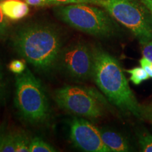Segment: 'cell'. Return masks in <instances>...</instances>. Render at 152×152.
Masks as SVG:
<instances>
[{
	"instance_id": "obj_21",
	"label": "cell",
	"mask_w": 152,
	"mask_h": 152,
	"mask_svg": "<svg viewBox=\"0 0 152 152\" xmlns=\"http://www.w3.org/2000/svg\"><path fill=\"white\" fill-rule=\"evenodd\" d=\"M140 64L144 69V71L147 72L149 77H152V63L149 59H147L145 57H142L140 61Z\"/></svg>"
},
{
	"instance_id": "obj_12",
	"label": "cell",
	"mask_w": 152,
	"mask_h": 152,
	"mask_svg": "<svg viewBox=\"0 0 152 152\" xmlns=\"http://www.w3.org/2000/svg\"><path fill=\"white\" fill-rule=\"evenodd\" d=\"M16 141V152H30L29 146L30 140L27 133L20 131L14 132Z\"/></svg>"
},
{
	"instance_id": "obj_11",
	"label": "cell",
	"mask_w": 152,
	"mask_h": 152,
	"mask_svg": "<svg viewBox=\"0 0 152 152\" xmlns=\"http://www.w3.org/2000/svg\"><path fill=\"white\" fill-rule=\"evenodd\" d=\"M30 152H55L56 150L48 142L39 137H35L30 140Z\"/></svg>"
},
{
	"instance_id": "obj_14",
	"label": "cell",
	"mask_w": 152,
	"mask_h": 152,
	"mask_svg": "<svg viewBox=\"0 0 152 152\" xmlns=\"http://www.w3.org/2000/svg\"><path fill=\"white\" fill-rule=\"evenodd\" d=\"M137 137L142 151L152 152V133L148 131L140 132Z\"/></svg>"
},
{
	"instance_id": "obj_2",
	"label": "cell",
	"mask_w": 152,
	"mask_h": 152,
	"mask_svg": "<svg viewBox=\"0 0 152 152\" xmlns=\"http://www.w3.org/2000/svg\"><path fill=\"white\" fill-rule=\"evenodd\" d=\"M94 67L92 78L111 103L124 113L138 119L149 118V110L138 102L121 64L101 47H93Z\"/></svg>"
},
{
	"instance_id": "obj_9",
	"label": "cell",
	"mask_w": 152,
	"mask_h": 152,
	"mask_svg": "<svg viewBox=\"0 0 152 152\" xmlns=\"http://www.w3.org/2000/svg\"><path fill=\"white\" fill-rule=\"evenodd\" d=\"M102 139L106 146L113 152L132 151L130 142L121 133L109 129H99Z\"/></svg>"
},
{
	"instance_id": "obj_6",
	"label": "cell",
	"mask_w": 152,
	"mask_h": 152,
	"mask_svg": "<svg viewBox=\"0 0 152 152\" xmlns=\"http://www.w3.org/2000/svg\"><path fill=\"white\" fill-rule=\"evenodd\" d=\"M54 99L58 107L77 117L98 119L104 114L103 98L88 87L65 85L55 90Z\"/></svg>"
},
{
	"instance_id": "obj_3",
	"label": "cell",
	"mask_w": 152,
	"mask_h": 152,
	"mask_svg": "<svg viewBox=\"0 0 152 152\" xmlns=\"http://www.w3.org/2000/svg\"><path fill=\"white\" fill-rule=\"evenodd\" d=\"M54 13L61 21L96 37L109 38L118 31L116 23L107 11L89 4L56 6Z\"/></svg>"
},
{
	"instance_id": "obj_13",
	"label": "cell",
	"mask_w": 152,
	"mask_h": 152,
	"mask_svg": "<svg viewBox=\"0 0 152 152\" xmlns=\"http://www.w3.org/2000/svg\"><path fill=\"white\" fill-rule=\"evenodd\" d=\"M126 72L130 75V80L133 84L138 85L144 81L147 80L149 76L142 67H135L132 69L126 70Z\"/></svg>"
},
{
	"instance_id": "obj_10",
	"label": "cell",
	"mask_w": 152,
	"mask_h": 152,
	"mask_svg": "<svg viewBox=\"0 0 152 152\" xmlns=\"http://www.w3.org/2000/svg\"><path fill=\"white\" fill-rule=\"evenodd\" d=\"M0 9L3 14L11 20H20L29 13L28 4L22 0H2L0 1Z\"/></svg>"
},
{
	"instance_id": "obj_5",
	"label": "cell",
	"mask_w": 152,
	"mask_h": 152,
	"mask_svg": "<svg viewBox=\"0 0 152 152\" xmlns=\"http://www.w3.org/2000/svg\"><path fill=\"white\" fill-rule=\"evenodd\" d=\"M96 6L128 28L140 45L152 41V12L140 0H97Z\"/></svg>"
},
{
	"instance_id": "obj_24",
	"label": "cell",
	"mask_w": 152,
	"mask_h": 152,
	"mask_svg": "<svg viewBox=\"0 0 152 152\" xmlns=\"http://www.w3.org/2000/svg\"><path fill=\"white\" fill-rule=\"evenodd\" d=\"M152 12V0H140Z\"/></svg>"
},
{
	"instance_id": "obj_20",
	"label": "cell",
	"mask_w": 152,
	"mask_h": 152,
	"mask_svg": "<svg viewBox=\"0 0 152 152\" xmlns=\"http://www.w3.org/2000/svg\"><path fill=\"white\" fill-rule=\"evenodd\" d=\"M142 52L143 56L152 63V41L142 44Z\"/></svg>"
},
{
	"instance_id": "obj_4",
	"label": "cell",
	"mask_w": 152,
	"mask_h": 152,
	"mask_svg": "<svg viewBox=\"0 0 152 152\" xmlns=\"http://www.w3.org/2000/svg\"><path fill=\"white\" fill-rule=\"evenodd\" d=\"M14 103L22 118L30 124H40L48 119L50 108L41 81L27 68L15 76Z\"/></svg>"
},
{
	"instance_id": "obj_26",
	"label": "cell",
	"mask_w": 152,
	"mask_h": 152,
	"mask_svg": "<svg viewBox=\"0 0 152 152\" xmlns=\"http://www.w3.org/2000/svg\"><path fill=\"white\" fill-rule=\"evenodd\" d=\"M2 1V0H0V1Z\"/></svg>"
},
{
	"instance_id": "obj_18",
	"label": "cell",
	"mask_w": 152,
	"mask_h": 152,
	"mask_svg": "<svg viewBox=\"0 0 152 152\" xmlns=\"http://www.w3.org/2000/svg\"><path fill=\"white\" fill-rule=\"evenodd\" d=\"M2 152H16V141L14 133H7Z\"/></svg>"
},
{
	"instance_id": "obj_25",
	"label": "cell",
	"mask_w": 152,
	"mask_h": 152,
	"mask_svg": "<svg viewBox=\"0 0 152 152\" xmlns=\"http://www.w3.org/2000/svg\"><path fill=\"white\" fill-rule=\"evenodd\" d=\"M149 118L151 120V121H152V112L151 111H150L149 112Z\"/></svg>"
},
{
	"instance_id": "obj_19",
	"label": "cell",
	"mask_w": 152,
	"mask_h": 152,
	"mask_svg": "<svg viewBox=\"0 0 152 152\" xmlns=\"http://www.w3.org/2000/svg\"><path fill=\"white\" fill-rule=\"evenodd\" d=\"M9 26L7 17L3 14L0 9V41L4 39L9 33Z\"/></svg>"
},
{
	"instance_id": "obj_17",
	"label": "cell",
	"mask_w": 152,
	"mask_h": 152,
	"mask_svg": "<svg viewBox=\"0 0 152 152\" xmlns=\"http://www.w3.org/2000/svg\"><path fill=\"white\" fill-rule=\"evenodd\" d=\"M27 68L26 61L21 59H14L9 64V69L13 73L18 75L26 71Z\"/></svg>"
},
{
	"instance_id": "obj_16",
	"label": "cell",
	"mask_w": 152,
	"mask_h": 152,
	"mask_svg": "<svg viewBox=\"0 0 152 152\" xmlns=\"http://www.w3.org/2000/svg\"><path fill=\"white\" fill-rule=\"evenodd\" d=\"M72 4H89L96 5L97 0H48V5H68Z\"/></svg>"
},
{
	"instance_id": "obj_23",
	"label": "cell",
	"mask_w": 152,
	"mask_h": 152,
	"mask_svg": "<svg viewBox=\"0 0 152 152\" xmlns=\"http://www.w3.org/2000/svg\"><path fill=\"white\" fill-rule=\"evenodd\" d=\"M6 134L7 133L4 132V131L3 130H0V151H2Z\"/></svg>"
},
{
	"instance_id": "obj_15",
	"label": "cell",
	"mask_w": 152,
	"mask_h": 152,
	"mask_svg": "<svg viewBox=\"0 0 152 152\" xmlns=\"http://www.w3.org/2000/svg\"><path fill=\"white\" fill-rule=\"evenodd\" d=\"M7 94V85L1 61L0 59V104L4 103Z\"/></svg>"
},
{
	"instance_id": "obj_7",
	"label": "cell",
	"mask_w": 152,
	"mask_h": 152,
	"mask_svg": "<svg viewBox=\"0 0 152 152\" xmlns=\"http://www.w3.org/2000/svg\"><path fill=\"white\" fill-rule=\"evenodd\" d=\"M93 67V48L83 41H75L63 47L56 66L64 75L76 81L92 77Z\"/></svg>"
},
{
	"instance_id": "obj_1",
	"label": "cell",
	"mask_w": 152,
	"mask_h": 152,
	"mask_svg": "<svg viewBox=\"0 0 152 152\" xmlns=\"http://www.w3.org/2000/svg\"><path fill=\"white\" fill-rule=\"evenodd\" d=\"M12 45L19 56L41 73L56 68L63 46L59 30L44 23H30L19 27L12 36Z\"/></svg>"
},
{
	"instance_id": "obj_8",
	"label": "cell",
	"mask_w": 152,
	"mask_h": 152,
	"mask_svg": "<svg viewBox=\"0 0 152 152\" xmlns=\"http://www.w3.org/2000/svg\"><path fill=\"white\" fill-rule=\"evenodd\" d=\"M70 139L74 146L87 152H111L104 143L99 129L81 117L70 123Z\"/></svg>"
},
{
	"instance_id": "obj_22",
	"label": "cell",
	"mask_w": 152,
	"mask_h": 152,
	"mask_svg": "<svg viewBox=\"0 0 152 152\" xmlns=\"http://www.w3.org/2000/svg\"><path fill=\"white\" fill-rule=\"evenodd\" d=\"M28 5L33 7H43L48 5V0H24Z\"/></svg>"
}]
</instances>
